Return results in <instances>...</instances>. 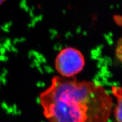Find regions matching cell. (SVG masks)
<instances>
[{"instance_id": "1", "label": "cell", "mask_w": 122, "mask_h": 122, "mask_svg": "<svg viewBox=\"0 0 122 122\" xmlns=\"http://www.w3.org/2000/svg\"><path fill=\"white\" fill-rule=\"evenodd\" d=\"M45 118L49 122H107L113 98L95 82L54 76L39 95Z\"/></svg>"}, {"instance_id": "2", "label": "cell", "mask_w": 122, "mask_h": 122, "mask_svg": "<svg viewBox=\"0 0 122 122\" xmlns=\"http://www.w3.org/2000/svg\"><path fill=\"white\" fill-rule=\"evenodd\" d=\"M54 66L60 76L71 78L83 70L85 58L80 50L68 47L59 51L55 59Z\"/></svg>"}, {"instance_id": "3", "label": "cell", "mask_w": 122, "mask_h": 122, "mask_svg": "<svg viewBox=\"0 0 122 122\" xmlns=\"http://www.w3.org/2000/svg\"><path fill=\"white\" fill-rule=\"evenodd\" d=\"M111 91L116 102L114 108L115 119L116 122H122V87L112 86Z\"/></svg>"}, {"instance_id": "4", "label": "cell", "mask_w": 122, "mask_h": 122, "mask_svg": "<svg viewBox=\"0 0 122 122\" xmlns=\"http://www.w3.org/2000/svg\"><path fill=\"white\" fill-rule=\"evenodd\" d=\"M115 54L119 62L122 64V36L117 41L115 47Z\"/></svg>"}, {"instance_id": "5", "label": "cell", "mask_w": 122, "mask_h": 122, "mask_svg": "<svg viewBox=\"0 0 122 122\" xmlns=\"http://www.w3.org/2000/svg\"><path fill=\"white\" fill-rule=\"evenodd\" d=\"M5 1L6 0H0V5H2Z\"/></svg>"}]
</instances>
